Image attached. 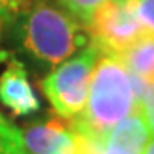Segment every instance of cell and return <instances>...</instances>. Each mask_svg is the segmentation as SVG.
Here are the masks:
<instances>
[{
    "mask_svg": "<svg viewBox=\"0 0 154 154\" xmlns=\"http://www.w3.org/2000/svg\"><path fill=\"white\" fill-rule=\"evenodd\" d=\"M11 34L31 60L50 67L74 57L91 41L82 22L45 0H34L11 22Z\"/></svg>",
    "mask_w": 154,
    "mask_h": 154,
    "instance_id": "1",
    "label": "cell"
},
{
    "mask_svg": "<svg viewBox=\"0 0 154 154\" xmlns=\"http://www.w3.org/2000/svg\"><path fill=\"white\" fill-rule=\"evenodd\" d=\"M137 106L130 72L123 60L111 53H99L86 106L70 125L82 137H99L132 115Z\"/></svg>",
    "mask_w": 154,
    "mask_h": 154,
    "instance_id": "2",
    "label": "cell"
},
{
    "mask_svg": "<svg viewBox=\"0 0 154 154\" xmlns=\"http://www.w3.org/2000/svg\"><path fill=\"white\" fill-rule=\"evenodd\" d=\"M99 53L98 46L89 43L79 55L58 63L41 81L45 96L58 116L72 120L82 113Z\"/></svg>",
    "mask_w": 154,
    "mask_h": 154,
    "instance_id": "3",
    "label": "cell"
},
{
    "mask_svg": "<svg viewBox=\"0 0 154 154\" xmlns=\"http://www.w3.org/2000/svg\"><path fill=\"white\" fill-rule=\"evenodd\" d=\"M101 53L120 57L140 38L147 36L135 11L134 0H108L99 7L86 26Z\"/></svg>",
    "mask_w": 154,
    "mask_h": 154,
    "instance_id": "4",
    "label": "cell"
},
{
    "mask_svg": "<svg viewBox=\"0 0 154 154\" xmlns=\"http://www.w3.org/2000/svg\"><path fill=\"white\" fill-rule=\"evenodd\" d=\"M151 137L152 132L147 116L139 105L132 115L123 118L103 135H79V154H144Z\"/></svg>",
    "mask_w": 154,
    "mask_h": 154,
    "instance_id": "5",
    "label": "cell"
},
{
    "mask_svg": "<svg viewBox=\"0 0 154 154\" xmlns=\"http://www.w3.org/2000/svg\"><path fill=\"white\" fill-rule=\"evenodd\" d=\"M22 140L28 154H79V135L63 116L29 123Z\"/></svg>",
    "mask_w": 154,
    "mask_h": 154,
    "instance_id": "6",
    "label": "cell"
},
{
    "mask_svg": "<svg viewBox=\"0 0 154 154\" xmlns=\"http://www.w3.org/2000/svg\"><path fill=\"white\" fill-rule=\"evenodd\" d=\"M0 101L17 116L31 115L39 110V99L29 82L28 70L17 58H11L0 77Z\"/></svg>",
    "mask_w": 154,
    "mask_h": 154,
    "instance_id": "7",
    "label": "cell"
},
{
    "mask_svg": "<svg viewBox=\"0 0 154 154\" xmlns=\"http://www.w3.org/2000/svg\"><path fill=\"white\" fill-rule=\"evenodd\" d=\"M128 72L154 82V36H144L120 55Z\"/></svg>",
    "mask_w": 154,
    "mask_h": 154,
    "instance_id": "8",
    "label": "cell"
},
{
    "mask_svg": "<svg viewBox=\"0 0 154 154\" xmlns=\"http://www.w3.org/2000/svg\"><path fill=\"white\" fill-rule=\"evenodd\" d=\"M0 154H28L22 132L0 113Z\"/></svg>",
    "mask_w": 154,
    "mask_h": 154,
    "instance_id": "9",
    "label": "cell"
},
{
    "mask_svg": "<svg viewBox=\"0 0 154 154\" xmlns=\"http://www.w3.org/2000/svg\"><path fill=\"white\" fill-rule=\"evenodd\" d=\"M69 14L75 17L79 22H82L84 26H88L89 21L93 19L99 7L108 0H57Z\"/></svg>",
    "mask_w": 154,
    "mask_h": 154,
    "instance_id": "10",
    "label": "cell"
},
{
    "mask_svg": "<svg viewBox=\"0 0 154 154\" xmlns=\"http://www.w3.org/2000/svg\"><path fill=\"white\" fill-rule=\"evenodd\" d=\"M34 0H0V21L11 24L22 11H26Z\"/></svg>",
    "mask_w": 154,
    "mask_h": 154,
    "instance_id": "11",
    "label": "cell"
},
{
    "mask_svg": "<svg viewBox=\"0 0 154 154\" xmlns=\"http://www.w3.org/2000/svg\"><path fill=\"white\" fill-rule=\"evenodd\" d=\"M135 11L147 36H154V0H134Z\"/></svg>",
    "mask_w": 154,
    "mask_h": 154,
    "instance_id": "12",
    "label": "cell"
},
{
    "mask_svg": "<svg viewBox=\"0 0 154 154\" xmlns=\"http://www.w3.org/2000/svg\"><path fill=\"white\" fill-rule=\"evenodd\" d=\"M144 154H154V135L149 139V142H147V146H146Z\"/></svg>",
    "mask_w": 154,
    "mask_h": 154,
    "instance_id": "13",
    "label": "cell"
},
{
    "mask_svg": "<svg viewBox=\"0 0 154 154\" xmlns=\"http://www.w3.org/2000/svg\"><path fill=\"white\" fill-rule=\"evenodd\" d=\"M5 55H7V53H4V51H0V60H4V58H5Z\"/></svg>",
    "mask_w": 154,
    "mask_h": 154,
    "instance_id": "14",
    "label": "cell"
}]
</instances>
